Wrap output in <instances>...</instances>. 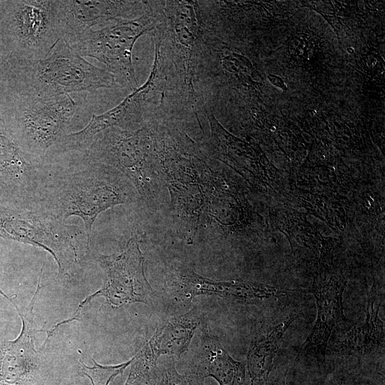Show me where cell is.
<instances>
[{
  "instance_id": "2e32d148",
  "label": "cell",
  "mask_w": 385,
  "mask_h": 385,
  "mask_svg": "<svg viewBox=\"0 0 385 385\" xmlns=\"http://www.w3.org/2000/svg\"><path fill=\"white\" fill-rule=\"evenodd\" d=\"M380 303L372 289L367 294L366 319L346 334L341 349L360 359L384 351V323L379 317Z\"/></svg>"
},
{
  "instance_id": "d6986e66",
  "label": "cell",
  "mask_w": 385,
  "mask_h": 385,
  "mask_svg": "<svg viewBox=\"0 0 385 385\" xmlns=\"http://www.w3.org/2000/svg\"><path fill=\"white\" fill-rule=\"evenodd\" d=\"M93 366H88L83 362L79 363L81 373L88 377L92 385H108L118 375H123L125 369L131 364L133 357L120 364L114 366H104L97 363L94 359L90 357Z\"/></svg>"
},
{
  "instance_id": "8992f818",
  "label": "cell",
  "mask_w": 385,
  "mask_h": 385,
  "mask_svg": "<svg viewBox=\"0 0 385 385\" xmlns=\"http://www.w3.org/2000/svg\"><path fill=\"white\" fill-rule=\"evenodd\" d=\"M60 39L56 0H0V55L4 59H43Z\"/></svg>"
},
{
  "instance_id": "7a4b0ae2",
  "label": "cell",
  "mask_w": 385,
  "mask_h": 385,
  "mask_svg": "<svg viewBox=\"0 0 385 385\" xmlns=\"http://www.w3.org/2000/svg\"><path fill=\"white\" fill-rule=\"evenodd\" d=\"M118 87L106 69L98 68L60 39L38 61L4 59L0 64V91L43 98Z\"/></svg>"
},
{
  "instance_id": "44dd1931",
  "label": "cell",
  "mask_w": 385,
  "mask_h": 385,
  "mask_svg": "<svg viewBox=\"0 0 385 385\" xmlns=\"http://www.w3.org/2000/svg\"><path fill=\"white\" fill-rule=\"evenodd\" d=\"M2 60H3V58H2L1 56L0 55V63L2 61Z\"/></svg>"
},
{
  "instance_id": "3957f363",
  "label": "cell",
  "mask_w": 385,
  "mask_h": 385,
  "mask_svg": "<svg viewBox=\"0 0 385 385\" xmlns=\"http://www.w3.org/2000/svg\"><path fill=\"white\" fill-rule=\"evenodd\" d=\"M76 110L70 95L43 98L0 91V113L9 132L27 158L38 165L68 134Z\"/></svg>"
},
{
  "instance_id": "6da1fadb",
  "label": "cell",
  "mask_w": 385,
  "mask_h": 385,
  "mask_svg": "<svg viewBox=\"0 0 385 385\" xmlns=\"http://www.w3.org/2000/svg\"><path fill=\"white\" fill-rule=\"evenodd\" d=\"M139 195L117 169L96 160L85 150L46 157L40 168L33 210L63 221L78 216L90 241L100 213L118 205L133 203Z\"/></svg>"
},
{
  "instance_id": "ba28073f",
  "label": "cell",
  "mask_w": 385,
  "mask_h": 385,
  "mask_svg": "<svg viewBox=\"0 0 385 385\" xmlns=\"http://www.w3.org/2000/svg\"><path fill=\"white\" fill-rule=\"evenodd\" d=\"M103 25L98 29H89L68 43L81 56L103 63L118 87L133 91L138 88L132 61L134 44L155 26L150 3L148 11L138 18L117 19Z\"/></svg>"
},
{
  "instance_id": "ffe728a7",
  "label": "cell",
  "mask_w": 385,
  "mask_h": 385,
  "mask_svg": "<svg viewBox=\"0 0 385 385\" xmlns=\"http://www.w3.org/2000/svg\"><path fill=\"white\" fill-rule=\"evenodd\" d=\"M286 373L280 374L277 375L274 378L273 377L271 379V381L268 383L267 385H286Z\"/></svg>"
},
{
  "instance_id": "7c38bea8",
  "label": "cell",
  "mask_w": 385,
  "mask_h": 385,
  "mask_svg": "<svg viewBox=\"0 0 385 385\" xmlns=\"http://www.w3.org/2000/svg\"><path fill=\"white\" fill-rule=\"evenodd\" d=\"M41 269L37 287L32 299L25 309L16 303L14 297H9L1 289L0 294L16 309L21 320V330L13 340L0 343V385H31L40 366L38 351L34 346L36 330L34 324V306L41 288Z\"/></svg>"
},
{
  "instance_id": "5bb4252c",
  "label": "cell",
  "mask_w": 385,
  "mask_h": 385,
  "mask_svg": "<svg viewBox=\"0 0 385 385\" xmlns=\"http://www.w3.org/2000/svg\"><path fill=\"white\" fill-rule=\"evenodd\" d=\"M345 282L336 277L314 279L310 292L314 295L317 316L314 328L301 345L299 355L324 357L329 340L337 327L347 322L343 311Z\"/></svg>"
},
{
  "instance_id": "5b68a950",
  "label": "cell",
  "mask_w": 385,
  "mask_h": 385,
  "mask_svg": "<svg viewBox=\"0 0 385 385\" xmlns=\"http://www.w3.org/2000/svg\"><path fill=\"white\" fill-rule=\"evenodd\" d=\"M0 237L41 247L56 260L58 274L71 277L90 255L86 232L38 210L0 206Z\"/></svg>"
},
{
  "instance_id": "9a60e30c",
  "label": "cell",
  "mask_w": 385,
  "mask_h": 385,
  "mask_svg": "<svg viewBox=\"0 0 385 385\" xmlns=\"http://www.w3.org/2000/svg\"><path fill=\"white\" fill-rule=\"evenodd\" d=\"M195 308L185 314L171 317L160 325L146 342L153 357L161 355L180 357L186 352L200 323Z\"/></svg>"
},
{
  "instance_id": "277c9868",
  "label": "cell",
  "mask_w": 385,
  "mask_h": 385,
  "mask_svg": "<svg viewBox=\"0 0 385 385\" xmlns=\"http://www.w3.org/2000/svg\"><path fill=\"white\" fill-rule=\"evenodd\" d=\"M86 151L125 175L148 205L166 185L151 124L135 130L108 128L98 134Z\"/></svg>"
},
{
  "instance_id": "4fadbf2b",
  "label": "cell",
  "mask_w": 385,
  "mask_h": 385,
  "mask_svg": "<svg viewBox=\"0 0 385 385\" xmlns=\"http://www.w3.org/2000/svg\"><path fill=\"white\" fill-rule=\"evenodd\" d=\"M148 5L140 1L56 0L61 39L68 43L96 25L138 18Z\"/></svg>"
},
{
  "instance_id": "30bf717a",
  "label": "cell",
  "mask_w": 385,
  "mask_h": 385,
  "mask_svg": "<svg viewBox=\"0 0 385 385\" xmlns=\"http://www.w3.org/2000/svg\"><path fill=\"white\" fill-rule=\"evenodd\" d=\"M165 286L175 298L185 302L200 295L218 296L243 304H261L276 300L281 292L270 286L235 281H217L202 277L185 265L172 266Z\"/></svg>"
},
{
  "instance_id": "52a82bcc",
  "label": "cell",
  "mask_w": 385,
  "mask_h": 385,
  "mask_svg": "<svg viewBox=\"0 0 385 385\" xmlns=\"http://www.w3.org/2000/svg\"><path fill=\"white\" fill-rule=\"evenodd\" d=\"M158 2L152 9L155 18V44L165 60L175 67L183 98L196 103L193 78L202 39L201 20L195 1Z\"/></svg>"
},
{
  "instance_id": "9c48e42d",
  "label": "cell",
  "mask_w": 385,
  "mask_h": 385,
  "mask_svg": "<svg viewBox=\"0 0 385 385\" xmlns=\"http://www.w3.org/2000/svg\"><path fill=\"white\" fill-rule=\"evenodd\" d=\"M97 262L103 272V284L100 289L81 302L71 318L73 321L78 319L82 307L96 297H104L115 308L137 302L153 304L157 292L145 275L144 257L135 237H131L118 252L99 255Z\"/></svg>"
},
{
  "instance_id": "ac0fdd59",
  "label": "cell",
  "mask_w": 385,
  "mask_h": 385,
  "mask_svg": "<svg viewBox=\"0 0 385 385\" xmlns=\"http://www.w3.org/2000/svg\"><path fill=\"white\" fill-rule=\"evenodd\" d=\"M295 318L288 317L269 332L252 340L247 356L251 385L267 384L281 340Z\"/></svg>"
},
{
  "instance_id": "e0dca14e",
  "label": "cell",
  "mask_w": 385,
  "mask_h": 385,
  "mask_svg": "<svg viewBox=\"0 0 385 385\" xmlns=\"http://www.w3.org/2000/svg\"><path fill=\"white\" fill-rule=\"evenodd\" d=\"M201 342L200 376H212L220 385H243L245 381L244 365L234 360L217 341L204 332Z\"/></svg>"
},
{
  "instance_id": "8fae6325",
  "label": "cell",
  "mask_w": 385,
  "mask_h": 385,
  "mask_svg": "<svg viewBox=\"0 0 385 385\" xmlns=\"http://www.w3.org/2000/svg\"><path fill=\"white\" fill-rule=\"evenodd\" d=\"M41 166L21 151L0 113V206L33 210Z\"/></svg>"
}]
</instances>
